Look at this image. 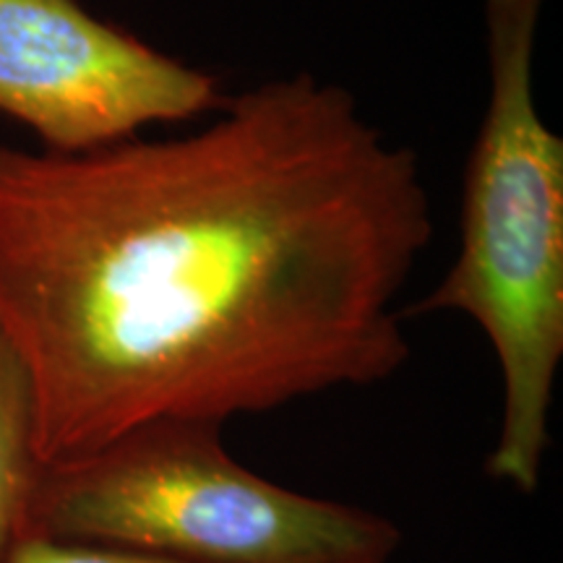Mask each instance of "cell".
I'll return each instance as SVG.
<instances>
[{"mask_svg": "<svg viewBox=\"0 0 563 563\" xmlns=\"http://www.w3.org/2000/svg\"><path fill=\"white\" fill-rule=\"evenodd\" d=\"M222 102L214 76L79 0H0V112L37 133L45 150H100Z\"/></svg>", "mask_w": 563, "mask_h": 563, "instance_id": "obj_4", "label": "cell"}, {"mask_svg": "<svg viewBox=\"0 0 563 563\" xmlns=\"http://www.w3.org/2000/svg\"><path fill=\"white\" fill-rule=\"evenodd\" d=\"M3 563H178L159 555L121 551L74 540L42 538V534H19V540L5 555Z\"/></svg>", "mask_w": 563, "mask_h": 563, "instance_id": "obj_6", "label": "cell"}, {"mask_svg": "<svg viewBox=\"0 0 563 563\" xmlns=\"http://www.w3.org/2000/svg\"><path fill=\"white\" fill-rule=\"evenodd\" d=\"M545 0H483L488 104L462 188L460 253L415 313L454 311L488 336L504 415L488 456L496 481L534 493L563 357V139L534 100Z\"/></svg>", "mask_w": 563, "mask_h": 563, "instance_id": "obj_2", "label": "cell"}, {"mask_svg": "<svg viewBox=\"0 0 563 563\" xmlns=\"http://www.w3.org/2000/svg\"><path fill=\"white\" fill-rule=\"evenodd\" d=\"M40 464L30 386L16 355L0 340V563L24 527Z\"/></svg>", "mask_w": 563, "mask_h": 563, "instance_id": "obj_5", "label": "cell"}, {"mask_svg": "<svg viewBox=\"0 0 563 563\" xmlns=\"http://www.w3.org/2000/svg\"><path fill=\"white\" fill-rule=\"evenodd\" d=\"M431 238L418 157L311 74L178 139L0 146V340L40 462L386 382Z\"/></svg>", "mask_w": 563, "mask_h": 563, "instance_id": "obj_1", "label": "cell"}, {"mask_svg": "<svg viewBox=\"0 0 563 563\" xmlns=\"http://www.w3.org/2000/svg\"><path fill=\"white\" fill-rule=\"evenodd\" d=\"M21 534L178 563H389L402 532L232 460L222 426L157 420L40 464Z\"/></svg>", "mask_w": 563, "mask_h": 563, "instance_id": "obj_3", "label": "cell"}]
</instances>
